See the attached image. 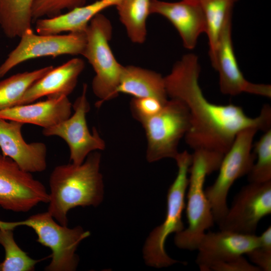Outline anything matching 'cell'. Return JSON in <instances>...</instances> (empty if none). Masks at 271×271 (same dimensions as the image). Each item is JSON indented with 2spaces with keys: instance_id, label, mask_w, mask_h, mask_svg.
Listing matches in <instances>:
<instances>
[{
  "instance_id": "20",
  "label": "cell",
  "mask_w": 271,
  "mask_h": 271,
  "mask_svg": "<svg viewBox=\"0 0 271 271\" xmlns=\"http://www.w3.org/2000/svg\"><path fill=\"white\" fill-rule=\"evenodd\" d=\"M117 92L134 98L154 97L164 103L169 100L164 77L155 71L133 65L123 66Z\"/></svg>"
},
{
  "instance_id": "6",
  "label": "cell",
  "mask_w": 271,
  "mask_h": 271,
  "mask_svg": "<svg viewBox=\"0 0 271 271\" xmlns=\"http://www.w3.org/2000/svg\"><path fill=\"white\" fill-rule=\"evenodd\" d=\"M112 34L110 21L99 13L90 21L86 31V43L82 55L95 73L92 82L94 94L99 98L97 107L118 95L117 89L123 68L110 49Z\"/></svg>"
},
{
  "instance_id": "23",
  "label": "cell",
  "mask_w": 271,
  "mask_h": 271,
  "mask_svg": "<svg viewBox=\"0 0 271 271\" xmlns=\"http://www.w3.org/2000/svg\"><path fill=\"white\" fill-rule=\"evenodd\" d=\"M204 14L208 39L209 56L214 57L222 30L227 20L232 18L234 4L238 0H198Z\"/></svg>"
},
{
  "instance_id": "3",
  "label": "cell",
  "mask_w": 271,
  "mask_h": 271,
  "mask_svg": "<svg viewBox=\"0 0 271 271\" xmlns=\"http://www.w3.org/2000/svg\"><path fill=\"white\" fill-rule=\"evenodd\" d=\"M224 155L206 150H195L189 169L186 213L188 226L176 233V245L188 250H196L206 230L215 222L204 185L206 177L218 170Z\"/></svg>"
},
{
  "instance_id": "12",
  "label": "cell",
  "mask_w": 271,
  "mask_h": 271,
  "mask_svg": "<svg viewBox=\"0 0 271 271\" xmlns=\"http://www.w3.org/2000/svg\"><path fill=\"white\" fill-rule=\"evenodd\" d=\"M270 213L271 181L249 182L235 196L218 225L220 230L255 234L260 220Z\"/></svg>"
},
{
  "instance_id": "11",
  "label": "cell",
  "mask_w": 271,
  "mask_h": 271,
  "mask_svg": "<svg viewBox=\"0 0 271 271\" xmlns=\"http://www.w3.org/2000/svg\"><path fill=\"white\" fill-rule=\"evenodd\" d=\"M49 193L32 173L22 170L0 152V206L15 212H27L48 203Z\"/></svg>"
},
{
  "instance_id": "22",
  "label": "cell",
  "mask_w": 271,
  "mask_h": 271,
  "mask_svg": "<svg viewBox=\"0 0 271 271\" xmlns=\"http://www.w3.org/2000/svg\"><path fill=\"white\" fill-rule=\"evenodd\" d=\"M150 3L151 0H122L115 6L119 20L133 43L142 44L146 40Z\"/></svg>"
},
{
  "instance_id": "10",
  "label": "cell",
  "mask_w": 271,
  "mask_h": 271,
  "mask_svg": "<svg viewBox=\"0 0 271 271\" xmlns=\"http://www.w3.org/2000/svg\"><path fill=\"white\" fill-rule=\"evenodd\" d=\"M87 85L83 84L82 91L72 104L74 111L67 119L48 128H43L42 133L46 137L57 136L67 144L70 151V161L80 165L92 152L103 150L105 144L97 129L92 133L88 129L86 115L90 106L87 98Z\"/></svg>"
},
{
  "instance_id": "9",
  "label": "cell",
  "mask_w": 271,
  "mask_h": 271,
  "mask_svg": "<svg viewBox=\"0 0 271 271\" xmlns=\"http://www.w3.org/2000/svg\"><path fill=\"white\" fill-rule=\"evenodd\" d=\"M20 38L18 45L0 65V78L17 65L29 60L63 55H82L86 43V32L40 35L35 34L31 28Z\"/></svg>"
},
{
  "instance_id": "19",
  "label": "cell",
  "mask_w": 271,
  "mask_h": 271,
  "mask_svg": "<svg viewBox=\"0 0 271 271\" xmlns=\"http://www.w3.org/2000/svg\"><path fill=\"white\" fill-rule=\"evenodd\" d=\"M121 1L98 0L86 6L75 8L65 14L37 19L36 32L40 35H56L65 32H86L93 17L106 8L116 6Z\"/></svg>"
},
{
  "instance_id": "30",
  "label": "cell",
  "mask_w": 271,
  "mask_h": 271,
  "mask_svg": "<svg viewBox=\"0 0 271 271\" xmlns=\"http://www.w3.org/2000/svg\"><path fill=\"white\" fill-rule=\"evenodd\" d=\"M249 260L260 270H271V250L256 247L246 254Z\"/></svg>"
},
{
  "instance_id": "4",
  "label": "cell",
  "mask_w": 271,
  "mask_h": 271,
  "mask_svg": "<svg viewBox=\"0 0 271 271\" xmlns=\"http://www.w3.org/2000/svg\"><path fill=\"white\" fill-rule=\"evenodd\" d=\"M20 226L31 228L37 241L52 251V259L46 271H74L78 264L76 250L79 243L90 233L80 226L70 228L59 223L48 212L38 213L16 222L0 220V228L14 230Z\"/></svg>"
},
{
  "instance_id": "2",
  "label": "cell",
  "mask_w": 271,
  "mask_h": 271,
  "mask_svg": "<svg viewBox=\"0 0 271 271\" xmlns=\"http://www.w3.org/2000/svg\"><path fill=\"white\" fill-rule=\"evenodd\" d=\"M100 161V154L94 151L80 165H61L52 171L49 180L48 211L60 224L67 226L70 210L77 206L95 207L102 201Z\"/></svg>"
},
{
  "instance_id": "29",
  "label": "cell",
  "mask_w": 271,
  "mask_h": 271,
  "mask_svg": "<svg viewBox=\"0 0 271 271\" xmlns=\"http://www.w3.org/2000/svg\"><path fill=\"white\" fill-rule=\"evenodd\" d=\"M210 271H260V269L241 255L216 264L211 268Z\"/></svg>"
},
{
  "instance_id": "26",
  "label": "cell",
  "mask_w": 271,
  "mask_h": 271,
  "mask_svg": "<svg viewBox=\"0 0 271 271\" xmlns=\"http://www.w3.org/2000/svg\"><path fill=\"white\" fill-rule=\"evenodd\" d=\"M257 161L247 174L250 183H264L271 181V128L254 145Z\"/></svg>"
},
{
  "instance_id": "17",
  "label": "cell",
  "mask_w": 271,
  "mask_h": 271,
  "mask_svg": "<svg viewBox=\"0 0 271 271\" xmlns=\"http://www.w3.org/2000/svg\"><path fill=\"white\" fill-rule=\"evenodd\" d=\"M84 67V61L78 58L53 67L28 88L15 106L32 103L44 96L47 98L68 96L75 89Z\"/></svg>"
},
{
  "instance_id": "13",
  "label": "cell",
  "mask_w": 271,
  "mask_h": 271,
  "mask_svg": "<svg viewBox=\"0 0 271 271\" xmlns=\"http://www.w3.org/2000/svg\"><path fill=\"white\" fill-rule=\"evenodd\" d=\"M232 18L225 23L219 36L212 66L218 71L220 91L226 95H237L242 92L271 97V86L268 84L253 83L243 76L235 56L232 37Z\"/></svg>"
},
{
  "instance_id": "18",
  "label": "cell",
  "mask_w": 271,
  "mask_h": 271,
  "mask_svg": "<svg viewBox=\"0 0 271 271\" xmlns=\"http://www.w3.org/2000/svg\"><path fill=\"white\" fill-rule=\"evenodd\" d=\"M72 104L68 96L47 98L46 100L17 105L0 110V118L40 126H54L69 118Z\"/></svg>"
},
{
  "instance_id": "31",
  "label": "cell",
  "mask_w": 271,
  "mask_h": 271,
  "mask_svg": "<svg viewBox=\"0 0 271 271\" xmlns=\"http://www.w3.org/2000/svg\"><path fill=\"white\" fill-rule=\"evenodd\" d=\"M259 247L271 250V226H268L262 234L258 236Z\"/></svg>"
},
{
  "instance_id": "14",
  "label": "cell",
  "mask_w": 271,
  "mask_h": 271,
  "mask_svg": "<svg viewBox=\"0 0 271 271\" xmlns=\"http://www.w3.org/2000/svg\"><path fill=\"white\" fill-rule=\"evenodd\" d=\"M259 245L258 236L229 231L205 232L197 247L196 263L201 271L246 254Z\"/></svg>"
},
{
  "instance_id": "7",
  "label": "cell",
  "mask_w": 271,
  "mask_h": 271,
  "mask_svg": "<svg viewBox=\"0 0 271 271\" xmlns=\"http://www.w3.org/2000/svg\"><path fill=\"white\" fill-rule=\"evenodd\" d=\"M257 128L250 127L239 131L228 151L224 154L214 183L205 189L215 222L218 224L226 215L228 207L229 191L238 179L247 175L256 159L251 152Z\"/></svg>"
},
{
  "instance_id": "15",
  "label": "cell",
  "mask_w": 271,
  "mask_h": 271,
  "mask_svg": "<svg viewBox=\"0 0 271 271\" xmlns=\"http://www.w3.org/2000/svg\"><path fill=\"white\" fill-rule=\"evenodd\" d=\"M150 12L166 18L177 30L187 49L194 48L199 36L206 33V20L198 0L178 2L151 0Z\"/></svg>"
},
{
  "instance_id": "25",
  "label": "cell",
  "mask_w": 271,
  "mask_h": 271,
  "mask_svg": "<svg viewBox=\"0 0 271 271\" xmlns=\"http://www.w3.org/2000/svg\"><path fill=\"white\" fill-rule=\"evenodd\" d=\"M0 244L5 252L1 271H32L39 260L34 259L16 243L13 230L0 228Z\"/></svg>"
},
{
  "instance_id": "1",
  "label": "cell",
  "mask_w": 271,
  "mask_h": 271,
  "mask_svg": "<svg viewBox=\"0 0 271 271\" xmlns=\"http://www.w3.org/2000/svg\"><path fill=\"white\" fill-rule=\"evenodd\" d=\"M200 67L197 56L184 55L164 77L168 96L182 101L190 114V127L185 140L193 151L206 150L224 155L241 130L250 127L264 132L271 128V108L262 107L255 117L247 115L233 104L210 102L199 84Z\"/></svg>"
},
{
  "instance_id": "16",
  "label": "cell",
  "mask_w": 271,
  "mask_h": 271,
  "mask_svg": "<svg viewBox=\"0 0 271 271\" xmlns=\"http://www.w3.org/2000/svg\"><path fill=\"white\" fill-rule=\"evenodd\" d=\"M24 124L0 118V149L23 170L32 173L47 168V149L42 142L27 143L22 134Z\"/></svg>"
},
{
  "instance_id": "21",
  "label": "cell",
  "mask_w": 271,
  "mask_h": 271,
  "mask_svg": "<svg viewBox=\"0 0 271 271\" xmlns=\"http://www.w3.org/2000/svg\"><path fill=\"white\" fill-rule=\"evenodd\" d=\"M34 0H0V27L8 38L19 37L32 28Z\"/></svg>"
},
{
  "instance_id": "28",
  "label": "cell",
  "mask_w": 271,
  "mask_h": 271,
  "mask_svg": "<svg viewBox=\"0 0 271 271\" xmlns=\"http://www.w3.org/2000/svg\"><path fill=\"white\" fill-rule=\"evenodd\" d=\"M166 103L154 97H133L130 102L132 116L142 122L158 114Z\"/></svg>"
},
{
  "instance_id": "24",
  "label": "cell",
  "mask_w": 271,
  "mask_h": 271,
  "mask_svg": "<svg viewBox=\"0 0 271 271\" xmlns=\"http://www.w3.org/2000/svg\"><path fill=\"white\" fill-rule=\"evenodd\" d=\"M53 68L50 65L19 73L0 81V110L15 106L28 88Z\"/></svg>"
},
{
  "instance_id": "5",
  "label": "cell",
  "mask_w": 271,
  "mask_h": 271,
  "mask_svg": "<svg viewBox=\"0 0 271 271\" xmlns=\"http://www.w3.org/2000/svg\"><path fill=\"white\" fill-rule=\"evenodd\" d=\"M175 160L178 172L168 190L165 218L150 233L143 249L146 263L157 268L167 267L179 262L167 254L165 245L171 234L177 233L185 228L182 217L185 206V196L188 185L192 154L185 150L179 153Z\"/></svg>"
},
{
  "instance_id": "8",
  "label": "cell",
  "mask_w": 271,
  "mask_h": 271,
  "mask_svg": "<svg viewBox=\"0 0 271 271\" xmlns=\"http://www.w3.org/2000/svg\"><path fill=\"white\" fill-rule=\"evenodd\" d=\"M141 123L147 138L148 161L175 160L179 153V142L190 127V114L186 105L179 99L170 98L158 114Z\"/></svg>"
},
{
  "instance_id": "32",
  "label": "cell",
  "mask_w": 271,
  "mask_h": 271,
  "mask_svg": "<svg viewBox=\"0 0 271 271\" xmlns=\"http://www.w3.org/2000/svg\"><path fill=\"white\" fill-rule=\"evenodd\" d=\"M2 270V265H1V262H0V271Z\"/></svg>"
},
{
  "instance_id": "27",
  "label": "cell",
  "mask_w": 271,
  "mask_h": 271,
  "mask_svg": "<svg viewBox=\"0 0 271 271\" xmlns=\"http://www.w3.org/2000/svg\"><path fill=\"white\" fill-rule=\"evenodd\" d=\"M87 0H34L33 20L44 17L51 18L61 14L65 9L70 10L84 6Z\"/></svg>"
}]
</instances>
